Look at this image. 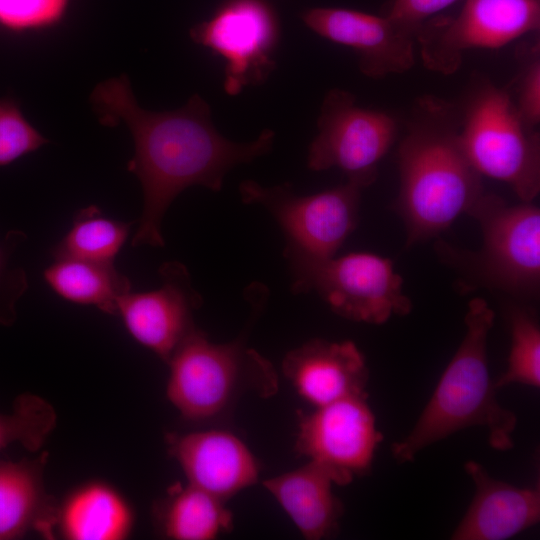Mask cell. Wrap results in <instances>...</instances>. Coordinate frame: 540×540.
<instances>
[{"label": "cell", "instance_id": "1", "mask_svg": "<svg viewBox=\"0 0 540 540\" xmlns=\"http://www.w3.org/2000/svg\"><path fill=\"white\" fill-rule=\"evenodd\" d=\"M100 122L123 123L129 129L134 154L127 170L139 180L143 209L132 245L163 247V217L186 188L201 185L220 191L225 175L240 164L267 154L275 132L263 130L248 143L222 136L211 119L208 103L194 94L181 108L153 112L141 108L125 75L97 85L91 95Z\"/></svg>", "mask_w": 540, "mask_h": 540}, {"label": "cell", "instance_id": "2", "mask_svg": "<svg viewBox=\"0 0 540 540\" xmlns=\"http://www.w3.org/2000/svg\"><path fill=\"white\" fill-rule=\"evenodd\" d=\"M396 209L407 246L437 236L484 194L481 175L460 141L454 108L435 97L419 100L398 150Z\"/></svg>", "mask_w": 540, "mask_h": 540}, {"label": "cell", "instance_id": "3", "mask_svg": "<svg viewBox=\"0 0 540 540\" xmlns=\"http://www.w3.org/2000/svg\"><path fill=\"white\" fill-rule=\"evenodd\" d=\"M493 322L494 312L484 299L469 302L459 348L410 433L391 447L398 463L412 462L427 446L473 426L488 431L492 448L513 447L517 417L499 404L488 366L487 339Z\"/></svg>", "mask_w": 540, "mask_h": 540}, {"label": "cell", "instance_id": "4", "mask_svg": "<svg viewBox=\"0 0 540 540\" xmlns=\"http://www.w3.org/2000/svg\"><path fill=\"white\" fill-rule=\"evenodd\" d=\"M167 363V397L183 418L193 422L220 418L246 392L268 397L278 389L272 364L244 341L213 343L199 329Z\"/></svg>", "mask_w": 540, "mask_h": 540}, {"label": "cell", "instance_id": "5", "mask_svg": "<svg viewBox=\"0 0 540 540\" xmlns=\"http://www.w3.org/2000/svg\"><path fill=\"white\" fill-rule=\"evenodd\" d=\"M462 147L477 172L507 184L523 202L540 191V141L506 91L478 84L459 118Z\"/></svg>", "mask_w": 540, "mask_h": 540}, {"label": "cell", "instance_id": "6", "mask_svg": "<svg viewBox=\"0 0 540 540\" xmlns=\"http://www.w3.org/2000/svg\"><path fill=\"white\" fill-rule=\"evenodd\" d=\"M284 257L296 294L315 292L339 316L383 324L393 315H407L411 300L390 259L368 252L317 258L286 245Z\"/></svg>", "mask_w": 540, "mask_h": 540}, {"label": "cell", "instance_id": "7", "mask_svg": "<svg viewBox=\"0 0 540 540\" xmlns=\"http://www.w3.org/2000/svg\"><path fill=\"white\" fill-rule=\"evenodd\" d=\"M366 187L358 181L311 195H297L289 183L266 187L253 180L239 186L246 204L263 206L275 218L287 245L317 258L335 256L356 229L359 206Z\"/></svg>", "mask_w": 540, "mask_h": 540}, {"label": "cell", "instance_id": "8", "mask_svg": "<svg viewBox=\"0 0 540 540\" xmlns=\"http://www.w3.org/2000/svg\"><path fill=\"white\" fill-rule=\"evenodd\" d=\"M317 135L307 155L313 171L340 169L366 188L375 182L378 165L397 135L395 119L386 112L357 105L342 89L327 92L317 119Z\"/></svg>", "mask_w": 540, "mask_h": 540}, {"label": "cell", "instance_id": "9", "mask_svg": "<svg viewBox=\"0 0 540 540\" xmlns=\"http://www.w3.org/2000/svg\"><path fill=\"white\" fill-rule=\"evenodd\" d=\"M191 39L224 60V91L263 84L276 67L280 25L265 0H227L190 30Z\"/></svg>", "mask_w": 540, "mask_h": 540}, {"label": "cell", "instance_id": "10", "mask_svg": "<svg viewBox=\"0 0 540 540\" xmlns=\"http://www.w3.org/2000/svg\"><path fill=\"white\" fill-rule=\"evenodd\" d=\"M539 26V0H466L455 18L420 29L416 42L428 69L451 74L466 52L504 47Z\"/></svg>", "mask_w": 540, "mask_h": 540}, {"label": "cell", "instance_id": "11", "mask_svg": "<svg viewBox=\"0 0 540 540\" xmlns=\"http://www.w3.org/2000/svg\"><path fill=\"white\" fill-rule=\"evenodd\" d=\"M482 230L479 261L484 279L513 294H533L540 282V210L531 202L509 205L483 194L468 213Z\"/></svg>", "mask_w": 540, "mask_h": 540}, {"label": "cell", "instance_id": "12", "mask_svg": "<svg viewBox=\"0 0 540 540\" xmlns=\"http://www.w3.org/2000/svg\"><path fill=\"white\" fill-rule=\"evenodd\" d=\"M367 398H345L299 416L297 453L325 470L334 484L367 474L383 439Z\"/></svg>", "mask_w": 540, "mask_h": 540}, {"label": "cell", "instance_id": "13", "mask_svg": "<svg viewBox=\"0 0 540 540\" xmlns=\"http://www.w3.org/2000/svg\"><path fill=\"white\" fill-rule=\"evenodd\" d=\"M159 288L147 292L130 290L118 302L117 315L131 335L166 363L180 344L197 330L193 314L202 304L187 268L169 261L158 271Z\"/></svg>", "mask_w": 540, "mask_h": 540}, {"label": "cell", "instance_id": "14", "mask_svg": "<svg viewBox=\"0 0 540 540\" xmlns=\"http://www.w3.org/2000/svg\"><path fill=\"white\" fill-rule=\"evenodd\" d=\"M302 20L319 36L354 50L359 69L367 77L405 73L415 63L416 38L387 16L316 7L303 12Z\"/></svg>", "mask_w": 540, "mask_h": 540}, {"label": "cell", "instance_id": "15", "mask_svg": "<svg viewBox=\"0 0 540 540\" xmlns=\"http://www.w3.org/2000/svg\"><path fill=\"white\" fill-rule=\"evenodd\" d=\"M167 447L188 483L223 501L258 480L256 458L241 439L228 431L170 434Z\"/></svg>", "mask_w": 540, "mask_h": 540}, {"label": "cell", "instance_id": "16", "mask_svg": "<svg viewBox=\"0 0 540 540\" xmlns=\"http://www.w3.org/2000/svg\"><path fill=\"white\" fill-rule=\"evenodd\" d=\"M282 370L301 398L314 408L368 396L366 361L352 341L312 339L286 354Z\"/></svg>", "mask_w": 540, "mask_h": 540}, {"label": "cell", "instance_id": "17", "mask_svg": "<svg viewBox=\"0 0 540 540\" xmlns=\"http://www.w3.org/2000/svg\"><path fill=\"white\" fill-rule=\"evenodd\" d=\"M464 468L475 484V494L451 539L506 540L539 522V482L534 487H516L493 478L473 460Z\"/></svg>", "mask_w": 540, "mask_h": 540}, {"label": "cell", "instance_id": "18", "mask_svg": "<svg viewBox=\"0 0 540 540\" xmlns=\"http://www.w3.org/2000/svg\"><path fill=\"white\" fill-rule=\"evenodd\" d=\"M47 460L44 451L32 459L0 460V540L30 532L55 539L59 504L45 488Z\"/></svg>", "mask_w": 540, "mask_h": 540}, {"label": "cell", "instance_id": "19", "mask_svg": "<svg viewBox=\"0 0 540 540\" xmlns=\"http://www.w3.org/2000/svg\"><path fill=\"white\" fill-rule=\"evenodd\" d=\"M332 484L328 473L312 462L263 482L308 540L327 538L339 528L343 505L334 495Z\"/></svg>", "mask_w": 540, "mask_h": 540}, {"label": "cell", "instance_id": "20", "mask_svg": "<svg viewBox=\"0 0 540 540\" xmlns=\"http://www.w3.org/2000/svg\"><path fill=\"white\" fill-rule=\"evenodd\" d=\"M133 525L130 504L102 481L77 487L58 506L56 531L68 540H123Z\"/></svg>", "mask_w": 540, "mask_h": 540}, {"label": "cell", "instance_id": "21", "mask_svg": "<svg viewBox=\"0 0 540 540\" xmlns=\"http://www.w3.org/2000/svg\"><path fill=\"white\" fill-rule=\"evenodd\" d=\"M223 502L190 483H177L154 505L155 526L168 539H214L232 527L231 512Z\"/></svg>", "mask_w": 540, "mask_h": 540}, {"label": "cell", "instance_id": "22", "mask_svg": "<svg viewBox=\"0 0 540 540\" xmlns=\"http://www.w3.org/2000/svg\"><path fill=\"white\" fill-rule=\"evenodd\" d=\"M43 280L61 299L117 315L118 302L132 290L131 282L114 264L76 259H53Z\"/></svg>", "mask_w": 540, "mask_h": 540}, {"label": "cell", "instance_id": "23", "mask_svg": "<svg viewBox=\"0 0 540 540\" xmlns=\"http://www.w3.org/2000/svg\"><path fill=\"white\" fill-rule=\"evenodd\" d=\"M133 223L105 216L96 205L78 210L67 233L52 247L53 259L114 264Z\"/></svg>", "mask_w": 540, "mask_h": 540}, {"label": "cell", "instance_id": "24", "mask_svg": "<svg viewBox=\"0 0 540 540\" xmlns=\"http://www.w3.org/2000/svg\"><path fill=\"white\" fill-rule=\"evenodd\" d=\"M56 412L45 399L30 393L19 395L12 411L0 413V451L21 444L30 452L38 451L56 426Z\"/></svg>", "mask_w": 540, "mask_h": 540}, {"label": "cell", "instance_id": "25", "mask_svg": "<svg viewBox=\"0 0 540 540\" xmlns=\"http://www.w3.org/2000/svg\"><path fill=\"white\" fill-rule=\"evenodd\" d=\"M511 348L508 366L496 388L510 384L540 386V328L534 316L523 308L510 311Z\"/></svg>", "mask_w": 540, "mask_h": 540}, {"label": "cell", "instance_id": "26", "mask_svg": "<svg viewBox=\"0 0 540 540\" xmlns=\"http://www.w3.org/2000/svg\"><path fill=\"white\" fill-rule=\"evenodd\" d=\"M48 143L24 117L16 101L0 99V166H6Z\"/></svg>", "mask_w": 540, "mask_h": 540}, {"label": "cell", "instance_id": "27", "mask_svg": "<svg viewBox=\"0 0 540 540\" xmlns=\"http://www.w3.org/2000/svg\"><path fill=\"white\" fill-rule=\"evenodd\" d=\"M26 239L21 231H10L0 244V325L10 326L17 317L16 304L28 288L25 270L12 261L16 247Z\"/></svg>", "mask_w": 540, "mask_h": 540}, {"label": "cell", "instance_id": "28", "mask_svg": "<svg viewBox=\"0 0 540 540\" xmlns=\"http://www.w3.org/2000/svg\"><path fill=\"white\" fill-rule=\"evenodd\" d=\"M69 0H0V24L13 30L53 25L63 16Z\"/></svg>", "mask_w": 540, "mask_h": 540}, {"label": "cell", "instance_id": "29", "mask_svg": "<svg viewBox=\"0 0 540 540\" xmlns=\"http://www.w3.org/2000/svg\"><path fill=\"white\" fill-rule=\"evenodd\" d=\"M458 0H394L387 17L399 28L417 37L424 21Z\"/></svg>", "mask_w": 540, "mask_h": 540}, {"label": "cell", "instance_id": "30", "mask_svg": "<svg viewBox=\"0 0 540 540\" xmlns=\"http://www.w3.org/2000/svg\"><path fill=\"white\" fill-rule=\"evenodd\" d=\"M523 121L531 128L540 122V58L534 53L527 61L518 83L517 102H514Z\"/></svg>", "mask_w": 540, "mask_h": 540}]
</instances>
